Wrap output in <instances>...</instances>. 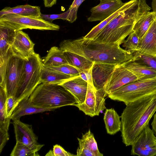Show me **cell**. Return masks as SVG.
<instances>
[{"label":"cell","instance_id":"1","mask_svg":"<svg viewBox=\"0 0 156 156\" xmlns=\"http://www.w3.org/2000/svg\"><path fill=\"white\" fill-rule=\"evenodd\" d=\"M64 51L74 53L96 63L120 65L132 60L133 54L119 45L109 44L93 40H66L59 44Z\"/></svg>","mask_w":156,"mask_h":156},{"label":"cell","instance_id":"2","mask_svg":"<svg viewBox=\"0 0 156 156\" xmlns=\"http://www.w3.org/2000/svg\"><path fill=\"white\" fill-rule=\"evenodd\" d=\"M151 9L145 0L128 2L126 8L113 19L93 40L120 46L133 32L136 22Z\"/></svg>","mask_w":156,"mask_h":156},{"label":"cell","instance_id":"3","mask_svg":"<svg viewBox=\"0 0 156 156\" xmlns=\"http://www.w3.org/2000/svg\"><path fill=\"white\" fill-rule=\"evenodd\" d=\"M121 114L122 142L131 145L156 112V94L149 96L126 105Z\"/></svg>","mask_w":156,"mask_h":156},{"label":"cell","instance_id":"4","mask_svg":"<svg viewBox=\"0 0 156 156\" xmlns=\"http://www.w3.org/2000/svg\"><path fill=\"white\" fill-rule=\"evenodd\" d=\"M29 99L32 105L44 108H58L76 104L74 96L58 84H40L31 94Z\"/></svg>","mask_w":156,"mask_h":156},{"label":"cell","instance_id":"5","mask_svg":"<svg viewBox=\"0 0 156 156\" xmlns=\"http://www.w3.org/2000/svg\"><path fill=\"white\" fill-rule=\"evenodd\" d=\"M43 65L39 54L34 53L24 59L23 72L14 98L18 103L28 98L37 86L40 84V73Z\"/></svg>","mask_w":156,"mask_h":156},{"label":"cell","instance_id":"6","mask_svg":"<svg viewBox=\"0 0 156 156\" xmlns=\"http://www.w3.org/2000/svg\"><path fill=\"white\" fill-rule=\"evenodd\" d=\"M156 94V77L138 80L128 83L108 95L111 99L128 104Z\"/></svg>","mask_w":156,"mask_h":156},{"label":"cell","instance_id":"7","mask_svg":"<svg viewBox=\"0 0 156 156\" xmlns=\"http://www.w3.org/2000/svg\"><path fill=\"white\" fill-rule=\"evenodd\" d=\"M0 27L14 31L29 29L42 30H58L59 26L44 20L41 17L24 16L16 14H5L0 17Z\"/></svg>","mask_w":156,"mask_h":156},{"label":"cell","instance_id":"8","mask_svg":"<svg viewBox=\"0 0 156 156\" xmlns=\"http://www.w3.org/2000/svg\"><path fill=\"white\" fill-rule=\"evenodd\" d=\"M24 59L13 54L7 64L4 85L7 97H14L23 72Z\"/></svg>","mask_w":156,"mask_h":156},{"label":"cell","instance_id":"9","mask_svg":"<svg viewBox=\"0 0 156 156\" xmlns=\"http://www.w3.org/2000/svg\"><path fill=\"white\" fill-rule=\"evenodd\" d=\"M87 88L84 101L81 104H75L73 105L83 112L86 115L93 117L98 116L106 109L105 91L97 90L94 86L87 83Z\"/></svg>","mask_w":156,"mask_h":156},{"label":"cell","instance_id":"10","mask_svg":"<svg viewBox=\"0 0 156 156\" xmlns=\"http://www.w3.org/2000/svg\"><path fill=\"white\" fill-rule=\"evenodd\" d=\"M131 146L132 155L156 156V136L149 124L144 128Z\"/></svg>","mask_w":156,"mask_h":156},{"label":"cell","instance_id":"11","mask_svg":"<svg viewBox=\"0 0 156 156\" xmlns=\"http://www.w3.org/2000/svg\"><path fill=\"white\" fill-rule=\"evenodd\" d=\"M13 124L16 142L24 144L38 151L44 145L37 142L38 137L31 125L23 123L20 119L13 120Z\"/></svg>","mask_w":156,"mask_h":156},{"label":"cell","instance_id":"12","mask_svg":"<svg viewBox=\"0 0 156 156\" xmlns=\"http://www.w3.org/2000/svg\"><path fill=\"white\" fill-rule=\"evenodd\" d=\"M138 80L137 77L123 64L116 65L105 89L106 97L121 87Z\"/></svg>","mask_w":156,"mask_h":156},{"label":"cell","instance_id":"13","mask_svg":"<svg viewBox=\"0 0 156 156\" xmlns=\"http://www.w3.org/2000/svg\"><path fill=\"white\" fill-rule=\"evenodd\" d=\"M34 45L28 35L20 30L15 31L10 48L14 54L25 59L35 53Z\"/></svg>","mask_w":156,"mask_h":156},{"label":"cell","instance_id":"14","mask_svg":"<svg viewBox=\"0 0 156 156\" xmlns=\"http://www.w3.org/2000/svg\"><path fill=\"white\" fill-rule=\"evenodd\" d=\"M100 3L90 9L89 22L102 21L109 16L124 4L122 0H101Z\"/></svg>","mask_w":156,"mask_h":156},{"label":"cell","instance_id":"15","mask_svg":"<svg viewBox=\"0 0 156 156\" xmlns=\"http://www.w3.org/2000/svg\"><path fill=\"white\" fill-rule=\"evenodd\" d=\"M116 65L94 62L92 68L93 84L98 90L105 91Z\"/></svg>","mask_w":156,"mask_h":156},{"label":"cell","instance_id":"16","mask_svg":"<svg viewBox=\"0 0 156 156\" xmlns=\"http://www.w3.org/2000/svg\"><path fill=\"white\" fill-rule=\"evenodd\" d=\"M59 85L64 87L74 96L76 104H81L84 101L88 83L80 76L71 78Z\"/></svg>","mask_w":156,"mask_h":156},{"label":"cell","instance_id":"17","mask_svg":"<svg viewBox=\"0 0 156 156\" xmlns=\"http://www.w3.org/2000/svg\"><path fill=\"white\" fill-rule=\"evenodd\" d=\"M79 146L77 149V156H103L98 149L94 135L90 129L82 135L81 138H77Z\"/></svg>","mask_w":156,"mask_h":156},{"label":"cell","instance_id":"18","mask_svg":"<svg viewBox=\"0 0 156 156\" xmlns=\"http://www.w3.org/2000/svg\"><path fill=\"white\" fill-rule=\"evenodd\" d=\"M136 51L156 57V18L139 41Z\"/></svg>","mask_w":156,"mask_h":156},{"label":"cell","instance_id":"19","mask_svg":"<svg viewBox=\"0 0 156 156\" xmlns=\"http://www.w3.org/2000/svg\"><path fill=\"white\" fill-rule=\"evenodd\" d=\"M56 109L57 108H44L36 106L30 103L29 98H25L18 103L14 110L10 118L13 121L20 119V118L23 116L46 111H53Z\"/></svg>","mask_w":156,"mask_h":156},{"label":"cell","instance_id":"20","mask_svg":"<svg viewBox=\"0 0 156 156\" xmlns=\"http://www.w3.org/2000/svg\"><path fill=\"white\" fill-rule=\"evenodd\" d=\"M123 65L134 74L138 80L156 77V70L143 64L131 60Z\"/></svg>","mask_w":156,"mask_h":156},{"label":"cell","instance_id":"21","mask_svg":"<svg viewBox=\"0 0 156 156\" xmlns=\"http://www.w3.org/2000/svg\"><path fill=\"white\" fill-rule=\"evenodd\" d=\"M72 76L50 69L42 65L40 73V83L59 84L72 78Z\"/></svg>","mask_w":156,"mask_h":156},{"label":"cell","instance_id":"22","mask_svg":"<svg viewBox=\"0 0 156 156\" xmlns=\"http://www.w3.org/2000/svg\"><path fill=\"white\" fill-rule=\"evenodd\" d=\"M14 13L24 16L41 17L40 7L29 4L18 5L10 7H5L0 11V17L5 14Z\"/></svg>","mask_w":156,"mask_h":156},{"label":"cell","instance_id":"23","mask_svg":"<svg viewBox=\"0 0 156 156\" xmlns=\"http://www.w3.org/2000/svg\"><path fill=\"white\" fill-rule=\"evenodd\" d=\"M64 52L59 48L56 46L51 47L42 61L43 65L46 67H57L69 64Z\"/></svg>","mask_w":156,"mask_h":156},{"label":"cell","instance_id":"24","mask_svg":"<svg viewBox=\"0 0 156 156\" xmlns=\"http://www.w3.org/2000/svg\"><path fill=\"white\" fill-rule=\"evenodd\" d=\"M120 118V116L114 108L106 109L103 119L108 134L114 135L121 130Z\"/></svg>","mask_w":156,"mask_h":156},{"label":"cell","instance_id":"25","mask_svg":"<svg viewBox=\"0 0 156 156\" xmlns=\"http://www.w3.org/2000/svg\"><path fill=\"white\" fill-rule=\"evenodd\" d=\"M156 18L155 13L153 11L149 12L136 22L133 31L137 34L139 37V41L143 38Z\"/></svg>","mask_w":156,"mask_h":156},{"label":"cell","instance_id":"26","mask_svg":"<svg viewBox=\"0 0 156 156\" xmlns=\"http://www.w3.org/2000/svg\"><path fill=\"white\" fill-rule=\"evenodd\" d=\"M64 54L69 64L80 72L89 69L94 64V62L78 54L67 51Z\"/></svg>","mask_w":156,"mask_h":156},{"label":"cell","instance_id":"27","mask_svg":"<svg viewBox=\"0 0 156 156\" xmlns=\"http://www.w3.org/2000/svg\"><path fill=\"white\" fill-rule=\"evenodd\" d=\"M15 31L0 27V58L4 57L10 48Z\"/></svg>","mask_w":156,"mask_h":156},{"label":"cell","instance_id":"28","mask_svg":"<svg viewBox=\"0 0 156 156\" xmlns=\"http://www.w3.org/2000/svg\"><path fill=\"white\" fill-rule=\"evenodd\" d=\"M128 2L124 3V5L116 11L99 23L94 27L85 36V39L93 40L105 26L114 18L119 15L126 7Z\"/></svg>","mask_w":156,"mask_h":156},{"label":"cell","instance_id":"29","mask_svg":"<svg viewBox=\"0 0 156 156\" xmlns=\"http://www.w3.org/2000/svg\"><path fill=\"white\" fill-rule=\"evenodd\" d=\"M7 96L5 90L0 86V129H9L11 119L6 118L5 103Z\"/></svg>","mask_w":156,"mask_h":156},{"label":"cell","instance_id":"30","mask_svg":"<svg viewBox=\"0 0 156 156\" xmlns=\"http://www.w3.org/2000/svg\"><path fill=\"white\" fill-rule=\"evenodd\" d=\"M10 155L11 156H37L40 155L38 151L32 149L24 144L16 142V143Z\"/></svg>","mask_w":156,"mask_h":156},{"label":"cell","instance_id":"31","mask_svg":"<svg viewBox=\"0 0 156 156\" xmlns=\"http://www.w3.org/2000/svg\"><path fill=\"white\" fill-rule=\"evenodd\" d=\"M132 60L145 65L156 70V56L141 54L136 51L133 54Z\"/></svg>","mask_w":156,"mask_h":156},{"label":"cell","instance_id":"32","mask_svg":"<svg viewBox=\"0 0 156 156\" xmlns=\"http://www.w3.org/2000/svg\"><path fill=\"white\" fill-rule=\"evenodd\" d=\"M139 42V37L137 34L134 31L130 33L127 38L125 40L122 46L125 48L126 51L134 54L138 49Z\"/></svg>","mask_w":156,"mask_h":156},{"label":"cell","instance_id":"33","mask_svg":"<svg viewBox=\"0 0 156 156\" xmlns=\"http://www.w3.org/2000/svg\"><path fill=\"white\" fill-rule=\"evenodd\" d=\"M46 67L70 75L73 77L80 76L79 73L80 71L76 68L69 64L64 65L57 67Z\"/></svg>","mask_w":156,"mask_h":156},{"label":"cell","instance_id":"34","mask_svg":"<svg viewBox=\"0 0 156 156\" xmlns=\"http://www.w3.org/2000/svg\"><path fill=\"white\" fill-rule=\"evenodd\" d=\"M85 0H74L69 9L70 12L67 20L71 23L76 21L77 18V12L80 5Z\"/></svg>","mask_w":156,"mask_h":156},{"label":"cell","instance_id":"35","mask_svg":"<svg viewBox=\"0 0 156 156\" xmlns=\"http://www.w3.org/2000/svg\"><path fill=\"white\" fill-rule=\"evenodd\" d=\"M47 156H76L66 151L58 144L53 146L52 150H50L45 155Z\"/></svg>","mask_w":156,"mask_h":156},{"label":"cell","instance_id":"36","mask_svg":"<svg viewBox=\"0 0 156 156\" xmlns=\"http://www.w3.org/2000/svg\"><path fill=\"white\" fill-rule=\"evenodd\" d=\"M70 12L69 9L63 13L57 14H41V17L44 20L52 23L55 20L61 19L67 20Z\"/></svg>","mask_w":156,"mask_h":156},{"label":"cell","instance_id":"37","mask_svg":"<svg viewBox=\"0 0 156 156\" xmlns=\"http://www.w3.org/2000/svg\"><path fill=\"white\" fill-rule=\"evenodd\" d=\"M13 96L7 98L5 103V109L6 118L10 117L15 108L17 105Z\"/></svg>","mask_w":156,"mask_h":156},{"label":"cell","instance_id":"38","mask_svg":"<svg viewBox=\"0 0 156 156\" xmlns=\"http://www.w3.org/2000/svg\"><path fill=\"white\" fill-rule=\"evenodd\" d=\"M92 66L89 69L83 71H84V72H85L86 74L87 79V83H89L91 85L94 86L93 83L92 78Z\"/></svg>","mask_w":156,"mask_h":156},{"label":"cell","instance_id":"39","mask_svg":"<svg viewBox=\"0 0 156 156\" xmlns=\"http://www.w3.org/2000/svg\"><path fill=\"white\" fill-rule=\"evenodd\" d=\"M57 0H44V6L46 7H50L56 4Z\"/></svg>","mask_w":156,"mask_h":156},{"label":"cell","instance_id":"40","mask_svg":"<svg viewBox=\"0 0 156 156\" xmlns=\"http://www.w3.org/2000/svg\"><path fill=\"white\" fill-rule=\"evenodd\" d=\"M152 130L156 136V112L154 114L153 120L151 123Z\"/></svg>","mask_w":156,"mask_h":156},{"label":"cell","instance_id":"41","mask_svg":"<svg viewBox=\"0 0 156 156\" xmlns=\"http://www.w3.org/2000/svg\"><path fill=\"white\" fill-rule=\"evenodd\" d=\"M80 76L84 80L87 82V79L86 74L84 71H81L79 73Z\"/></svg>","mask_w":156,"mask_h":156},{"label":"cell","instance_id":"42","mask_svg":"<svg viewBox=\"0 0 156 156\" xmlns=\"http://www.w3.org/2000/svg\"><path fill=\"white\" fill-rule=\"evenodd\" d=\"M151 6L153 12H154L156 15V0H152Z\"/></svg>","mask_w":156,"mask_h":156},{"label":"cell","instance_id":"43","mask_svg":"<svg viewBox=\"0 0 156 156\" xmlns=\"http://www.w3.org/2000/svg\"><path fill=\"white\" fill-rule=\"evenodd\" d=\"M100 1L101 0H99Z\"/></svg>","mask_w":156,"mask_h":156}]
</instances>
